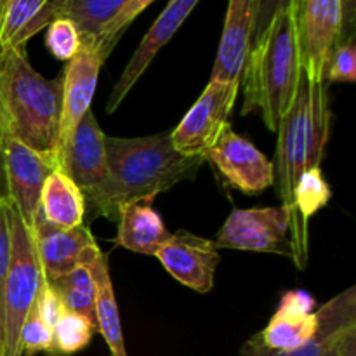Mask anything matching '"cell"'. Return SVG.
Listing matches in <instances>:
<instances>
[{
    "label": "cell",
    "mask_w": 356,
    "mask_h": 356,
    "mask_svg": "<svg viewBox=\"0 0 356 356\" xmlns=\"http://www.w3.org/2000/svg\"><path fill=\"white\" fill-rule=\"evenodd\" d=\"M0 108L7 136L58 167L63 82L35 72L24 49L0 54Z\"/></svg>",
    "instance_id": "cell-2"
},
{
    "label": "cell",
    "mask_w": 356,
    "mask_h": 356,
    "mask_svg": "<svg viewBox=\"0 0 356 356\" xmlns=\"http://www.w3.org/2000/svg\"><path fill=\"white\" fill-rule=\"evenodd\" d=\"M45 45L49 52L59 61H70L79 52L82 40L75 24L70 19H54L49 23L45 33Z\"/></svg>",
    "instance_id": "cell-27"
},
{
    "label": "cell",
    "mask_w": 356,
    "mask_h": 356,
    "mask_svg": "<svg viewBox=\"0 0 356 356\" xmlns=\"http://www.w3.org/2000/svg\"><path fill=\"white\" fill-rule=\"evenodd\" d=\"M341 13H343V30H341V42L355 37L356 23V0H341Z\"/></svg>",
    "instance_id": "cell-36"
},
{
    "label": "cell",
    "mask_w": 356,
    "mask_h": 356,
    "mask_svg": "<svg viewBox=\"0 0 356 356\" xmlns=\"http://www.w3.org/2000/svg\"><path fill=\"white\" fill-rule=\"evenodd\" d=\"M167 273L179 284L198 294H207L214 287V275L219 264L218 247L212 240L188 232H177L155 254Z\"/></svg>",
    "instance_id": "cell-11"
},
{
    "label": "cell",
    "mask_w": 356,
    "mask_h": 356,
    "mask_svg": "<svg viewBox=\"0 0 356 356\" xmlns=\"http://www.w3.org/2000/svg\"><path fill=\"white\" fill-rule=\"evenodd\" d=\"M40 212L58 228H76L83 225L86 197L63 170L54 169L42 188Z\"/></svg>",
    "instance_id": "cell-22"
},
{
    "label": "cell",
    "mask_w": 356,
    "mask_h": 356,
    "mask_svg": "<svg viewBox=\"0 0 356 356\" xmlns=\"http://www.w3.org/2000/svg\"><path fill=\"white\" fill-rule=\"evenodd\" d=\"M129 0H52L51 21L70 19L82 44H96L104 26L120 13Z\"/></svg>",
    "instance_id": "cell-23"
},
{
    "label": "cell",
    "mask_w": 356,
    "mask_h": 356,
    "mask_svg": "<svg viewBox=\"0 0 356 356\" xmlns=\"http://www.w3.org/2000/svg\"><path fill=\"white\" fill-rule=\"evenodd\" d=\"M254 35V0H229L211 80L240 82Z\"/></svg>",
    "instance_id": "cell-17"
},
{
    "label": "cell",
    "mask_w": 356,
    "mask_h": 356,
    "mask_svg": "<svg viewBox=\"0 0 356 356\" xmlns=\"http://www.w3.org/2000/svg\"><path fill=\"white\" fill-rule=\"evenodd\" d=\"M296 30L302 72L309 80H323L327 61L341 44V0H298Z\"/></svg>",
    "instance_id": "cell-8"
},
{
    "label": "cell",
    "mask_w": 356,
    "mask_h": 356,
    "mask_svg": "<svg viewBox=\"0 0 356 356\" xmlns=\"http://www.w3.org/2000/svg\"><path fill=\"white\" fill-rule=\"evenodd\" d=\"M330 131L329 87L301 73L294 103L278 124L275 183L282 205L291 209L294 186L306 169L320 167ZM291 214V212H289Z\"/></svg>",
    "instance_id": "cell-4"
},
{
    "label": "cell",
    "mask_w": 356,
    "mask_h": 356,
    "mask_svg": "<svg viewBox=\"0 0 356 356\" xmlns=\"http://www.w3.org/2000/svg\"><path fill=\"white\" fill-rule=\"evenodd\" d=\"M332 198V190L323 177L320 167L306 169L294 186L291 202V238L292 259L299 270H305L308 263V225L309 219L322 211Z\"/></svg>",
    "instance_id": "cell-18"
},
{
    "label": "cell",
    "mask_w": 356,
    "mask_h": 356,
    "mask_svg": "<svg viewBox=\"0 0 356 356\" xmlns=\"http://www.w3.org/2000/svg\"><path fill=\"white\" fill-rule=\"evenodd\" d=\"M240 83L242 82L209 80L200 97L188 110L177 127L170 131V141L181 155L204 159L226 125H229Z\"/></svg>",
    "instance_id": "cell-6"
},
{
    "label": "cell",
    "mask_w": 356,
    "mask_h": 356,
    "mask_svg": "<svg viewBox=\"0 0 356 356\" xmlns=\"http://www.w3.org/2000/svg\"><path fill=\"white\" fill-rule=\"evenodd\" d=\"M205 160L214 163L226 183L242 193L257 195L273 186V163L250 141L226 125L218 141L205 153Z\"/></svg>",
    "instance_id": "cell-9"
},
{
    "label": "cell",
    "mask_w": 356,
    "mask_h": 356,
    "mask_svg": "<svg viewBox=\"0 0 356 356\" xmlns=\"http://www.w3.org/2000/svg\"><path fill=\"white\" fill-rule=\"evenodd\" d=\"M291 214L282 207L236 209L226 218L218 232L214 245L218 249L250 250L292 256Z\"/></svg>",
    "instance_id": "cell-7"
},
{
    "label": "cell",
    "mask_w": 356,
    "mask_h": 356,
    "mask_svg": "<svg viewBox=\"0 0 356 356\" xmlns=\"http://www.w3.org/2000/svg\"><path fill=\"white\" fill-rule=\"evenodd\" d=\"M35 312L40 316L42 322L49 327V329H54V325L58 323V320L65 315V306L63 301L59 299L58 292L52 289V285L49 282L44 280L40 291H38L37 299H35L33 305Z\"/></svg>",
    "instance_id": "cell-32"
},
{
    "label": "cell",
    "mask_w": 356,
    "mask_h": 356,
    "mask_svg": "<svg viewBox=\"0 0 356 356\" xmlns=\"http://www.w3.org/2000/svg\"><path fill=\"white\" fill-rule=\"evenodd\" d=\"M54 162L16 139L6 138V177L9 202L28 229L40 211V195Z\"/></svg>",
    "instance_id": "cell-10"
},
{
    "label": "cell",
    "mask_w": 356,
    "mask_h": 356,
    "mask_svg": "<svg viewBox=\"0 0 356 356\" xmlns=\"http://www.w3.org/2000/svg\"><path fill=\"white\" fill-rule=\"evenodd\" d=\"M153 2H155V0H129V2L125 3L124 9L104 26L103 33L97 38L96 45L106 58L110 56L111 49L115 47V44L118 42L120 35L125 31V28H127L129 24L146 9V7L152 6Z\"/></svg>",
    "instance_id": "cell-29"
},
{
    "label": "cell",
    "mask_w": 356,
    "mask_h": 356,
    "mask_svg": "<svg viewBox=\"0 0 356 356\" xmlns=\"http://www.w3.org/2000/svg\"><path fill=\"white\" fill-rule=\"evenodd\" d=\"M79 264L86 266L92 277L96 287V323L97 332L103 336L110 356H127L125 350L124 330H122L120 312H118L117 298H115L113 284H111L108 259L97 243H90L80 254Z\"/></svg>",
    "instance_id": "cell-19"
},
{
    "label": "cell",
    "mask_w": 356,
    "mask_h": 356,
    "mask_svg": "<svg viewBox=\"0 0 356 356\" xmlns=\"http://www.w3.org/2000/svg\"><path fill=\"white\" fill-rule=\"evenodd\" d=\"M106 56L96 44H82L79 52L68 61L63 75V111L61 131H59V156L68 145L73 131L76 129L83 115L90 110V103L96 94L97 79Z\"/></svg>",
    "instance_id": "cell-12"
},
{
    "label": "cell",
    "mask_w": 356,
    "mask_h": 356,
    "mask_svg": "<svg viewBox=\"0 0 356 356\" xmlns=\"http://www.w3.org/2000/svg\"><path fill=\"white\" fill-rule=\"evenodd\" d=\"M0 3H2V0H0Z\"/></svg>",
    "instance_id": "cell-38"
},
{
    "label": "cell",
    "mask_w": 356,
    "mask_h": 356,
    "mask_svg": "<svg viewBox=\"0 0 356 356\" xmlns=\"http://www.w3.org/2000/svg\"><path fill=\"white\" fill-rule=\"evenodd\" d=\"M200 0H170L169 6L162 10L159 17H156L155 23L152 24V28L148 30V33L143 37L141 44L136 49L134 54H132L131 61L125 66L124 73L120 75V79L115 83L113 90H111L110 97H108L106 103V111L108 113H113L118 106L122 104V101L125 99L129 92H131L132 87L136 86L139 79H141L143 73L148 70V66L152 65V61L155 59V56L159 54V51L162 47H165L169 44L170 38L176 35V31L179 30L181 24L186 21V17L190 16L191 10L197 7V3Z\"/></svg>",
    "instance_id": "cell-14"
},
{
    "label": "cell",
    "mask_w": 356,
    "mask_h": 356,
    "mask_svg": "<svg viewBox=\"0 0 356 356\" xmlns=\"http://www.w3.org/2000/svg\"><path fill=\"white\" fill-rule=\"evenodd\" d=\"M30 232L42 275L47 282L58 280L79 266L80 254L86 247L94 243V236L87 226L80 225L72 229L58 228L51 225L40 211Z\"/></svg>",
    "instance_id": "cell-16"
},
{
    "label": "cell",
    "mask_w": 356,
    "mask_h": 356,
    "mask_svg": "<svg viewBox=\"0 0 356 356\" xmlns=\"http://www.w3.org/2000/svg\"><path fill=\"white\" fill-rule=\"evenodd\" d=\"M9 207L10 204L0 202V336H2L3 322V289H6L7 273H9L10 266V252H13Z\"/></svg>",
    "instance_id": "cell-31"
},
{
    "label": "cell",
    "mask_w": 356,
    "mask_h": 356,
    "mask_svg": "<svg viewBox=\"0 0 356 356\" xmlns=\"http://www.w3.org/2000/svg\"><path fill=\"white\" fill-rule=\"evenodd\" d=\"M19 348L21 356H35L37 353L51 351L54 353V344H52V329H49L40 316L37 315L35 308L30 309L19 334Z\"/></svg>",
    "instance_id": "cell-28"
},
{
    "label": "cell",
    "mask_w": 356,
    "mask_h": 356,
    "mask_svg": "<svg viewBox=\"0 0 356 356\" xmlns=\"http://www.w3.org/2000/svg\"><path fill=\"white\" fill-rule=\"evenodd\" d=\"M10 266L3 289V322L0 336V356H21L19 334L28 313L33 308L38 291L44 284L33 236L24 226L13 205L9 207Z\"/></svg>",
    "instance_id": "cell-5"
},
{
    "label": "cell",
    "mask_w": 356,
    "mask_h": 356,
    "mask_svg": "<svg viewBox=\"0 0 356 356\" xmlns=\"http://www.w3.org/2000/svg\"><path fill=\"white\" fill-rule=\"evenodd\" d=\"M106 136L101 131L92 110L83 115L68 145L59 156V170L66 174L83 193L92 197L106 179Z\"/></svg>",
    "instance_id": "cell-13"
},
{
    "label": "cell",
    "mask_w": 356,
    "mask_h": 356,
    "mask_svg": "<svg viewBox=\"0 0 356 356\" xmlns=\"http://www.w3.org/2000/svg\"><path fill=\"white\" fill-rule=\"evenodd\" d=\"M153 197L129 202L118 211V232L115 245L136 254L155 256L160 247L170 238L162 216L153 207Z\"/></svg>",
    "instance_id": "cell-20"
},
{
    "label": "cell",
    "mask_w": 356,
    "mask_h": 356,
    "mask_svg": "<svg viewBox=\"0 0 356 356\" xmlns=\"http://www.w3.org/2000/svg\"><path fill=\"white\" fill-rule=\"evenodd\" d=\"M47 282V280H45ZM59 299L63 301L66 312L82 315L97 329L96 323V287H94L92 277L89 270L82 264L73 268L70 273L58 280L49 282Z\"/></svg>",
    "instance_id": "cell-25"
},
{
    "label": "cell",
    "mask_w": 356,
    "mask_h": 356,
    "mask_svg": "<svg viewBox=\"0 0 356 356\" xmlns=\"http://www.w3.org/2000/svg\"><path fill=\"white\" fill-rule=\"evenodd\" d=\"M318 330V315L277 309L268 325L257 334L261 343L273 351H292L305 346Z\"/></svg>",
    "instance_id": "cell-24"
},
{
    "label": "cell",
    "mask_w": 356,
    "mask_h": 356,
    "mask_svg": "<svg viewBox=\"0 0 356 356\" xmlns=\"http://www.w3.org/2000/svg\"><path fill=\"white\" fill-rule=\"evenodd\" d=\"M323 80L330 82H355L356 80V45L355 37L341 42L327 61Z\"/></svg>",
    "instance_id": "cell-30"
},
{
    "label": "cell",
    "mask_w": 356,
    "mask_h": 356,
    "mask_svg": "<svg viewBox=\"0 0 356 356\" xmlns=\"http://www.w3.org/2000/svg\"><path fill=\"white\" fill-rule=\"evenodd\" d=\"M97 332L96 327L82 315L65 312L52 329L54 353L75 355L89 346L90 339Z\"/></svg>",
    "instance_id": "cell-26"
},
{
    "label": "cell",
    "mask_w": 356,
    "mask_h": 356,
    "mask_svg": "<svg viewBox=\"0 0 356 356\" xmlns=\"http://www.w3.org/2000/svg\"><path fill=\"white\" fill-rule=\"evenodd\" d=\"M315 298L306 291H291L285 292L280 299L278 309L292 313H313L315 312Z\"/></svg>",
    "instance_id": "cell-34"
},
{
    "label": "cell",
    "mask_w": 356,
    "mask_h": 356,
    "mask_svg": "<svg viewBox=\"0 0 356 356\" xmlns=\"http://www.w3.org/2000/svg\"><path fill=\"white\" fill-rule=\"evenodd\" d=\"M329 356H337V353H336V351H332V353H330Z\"/></svg>",
    "instance_id": "cell-37"
},
{
    "label": "cell",
    "mask_w": 356,
    "mask_h": 356,
    "mask_svg": "<svg viewBox=\"0 0 356 356\" xmlns=\"http://www.w3.org/2000/svg\"><path fill=\"white\" fill-rule=\"evenodd\" d=\"M6 124H3L2 108H0V202H9V191H7V177H6Z\"/></svg>",
    "instance_id": "cell-35"
},
{
    "label": "cell",
    "mask_w": 356,
    "mask_h": 356,
    "mask_svg": "<svg viewBox=\"0 0 356 356\" xmlns=\"http://www.w3.org/2000/svg\"><path fill=\"white\" fill-rule=\"evenodd\" d=\"M296 3L282 9L263 35L252 40L243 68L245 87L243 115L261 113L271 132H277L282 117L294 103L302 73L296 30Z\"/></svg>",
    "instance_id": "cell-3"
},
{
    "label": "cell",
    "mask_w": 356,
    "mask_h": 356,
    "mask_svg": "<svg viewBox=\"0 0 356 356\" xmlns=\"http://www.w3.org/2000/svg\"><path fill=\"white\" fill-rule=\"evenodd\" d=\"M318 330L305 346L292 351L268 350L254 336L242 348V356H329L346 330L356 327V289L350 287L316 309Z\"/></svg>",
    "instance_id": "cell-15"
},
{
    "label": "cell",
    "mask_w": 356,
    "mask_h": 356,
    "mask_svg": "<svg viewBox=\"0 0 356 356\" xmlns=\"http://www.w3.org/2000/svg\"><path fill=\"white\" fill-rule=\"evenodd\" d=\"M106 179L87 200L104 218L117 219L129 202L153 197L197 176L204 159L184 156L170 141V132L146 138H108Z\"/></svg>",
    "instance_id": "cell-1"
},
{
    "label": "cell",
    "mask_w": 356,
    "mask_h": 356,
    "mask_svg": "<svg viewBox=\"0 0 356 356\" xmlns=\"http://www.w3.org/2000/svg\"><path fill=\"white\" fill-rule=\"evenodd\" d=\"M292 0H254V35L252 40H256L263 31L270 26L273 17L291 6Z\"/></svg>",
    "instance_id": "cell-33"
},
{
    "label": "cell",
    "mask_w": 356,
    "mask_h": 356,
    "mask_svg": "<svg viewBox=\"0 0 356 356\" xmlns=\"http://www.w3.org/2000/svg\"><path fill=\"white\" fill-rule=\"evenodd\" d=\"M52 0H2L0 3V54L24 49L26 42L49 26Z\"/></svg>",
    "instance_id": "cell-21"
}]
</instances>
